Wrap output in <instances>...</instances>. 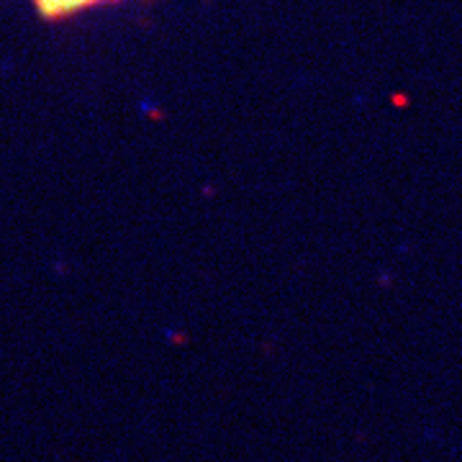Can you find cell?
Returning <instances> with one entry per match:
<instances>
[{
	"label": "cell",
	"mask_w": 462,
	"mask_h": 462,
	"mask_svg": "<svg viewBox=\"0 0 462 462\" xmlns=\"http://www.w3.org/2000/svg\"><path fill=\"white\" fill-rule=\"evenodd\" d=\"M118 3H124V0H31L39 18L47 24H67L88 10L118 6Z\"/></svg>",
	"instance_id": "obj_1"
}]
</instances>
